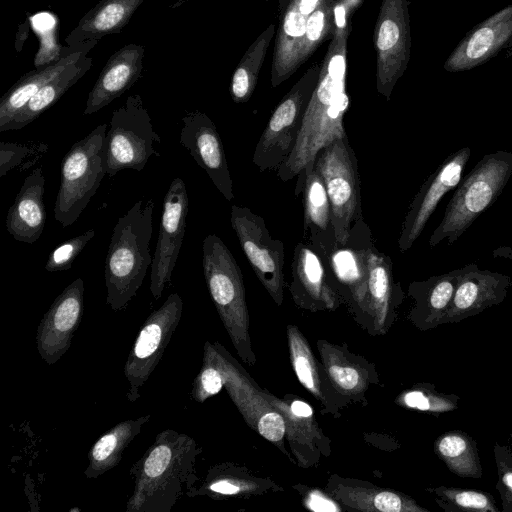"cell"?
<instances>
[{
	"label": "cell",
	"mask_w": 512,
	"mask_h": 512,
	"mask_svg": "<svg viewBox=\"0 0 512 512\" xmlns=\"http://www.w3.org/2000/svg\"><path fill=\"white\" fill-rule=\"evenodd\" d=\"M202 448L185 433L159 432L130 468L133 492L126 512H170L198 481L196 459Z\"/></svg>",
	"instance_id": "6da1fadb"
},
{
	"label": "cell",
	"mask_w": 512,
	"mask_h": 512,
	"mask_svg": "<svg viewBox=\"0 0 512 512\" xmlns=\"http://www.w3.org/2000/svg\"><path fill=\"white\" fill-rule=\"evenodd\" d=\"M153 210L152 199L138 200L113 228L104 265L106 303L113 311L127 307L152 264Z\"/></svg>",
	"instance_id": "7a4b0ae2"
},
{
	"label": "cell",
	"mask_w": 512,
	"mask_h": 512,
	"mask_svg": "<svg viewBox=\"0 0 512 512\" xmlns=\"http://www.w3.org/2000/svg\"><path fill=\"white\" fill-rule=\"evenodd\" d=\"M204 278L212 301L238 354L248 365L256 357L249 333V314L241 269L225 243L216 234L202 244Z\"/></svg>",
	"instance_id": "3957f363"
},
{
	"label": "cell",
	"mask_w": 512,
	"mask_h": 512,
	"mask_svg": "<svg viewBox=\"0 0 512 512\" xmlns=\"http://www.w3.org/2000/svg\"><path fill=\"white\" fill-rule=\"evenodd\" d=\"M511 176L512 152L499 150L484 155L456 186L440 224L429 238L430 247L445 239L448 245L456 242L496 202Z\"/></svg>",
	"instance_id": "277c9868"
},
{
	"label": "cell",
	"mask_w": 512,
	"mask_h": 512,
	"mask_svg": "<svg viewBox=\"0 0 512 512\" xmlns=\"http://www.w3.org/2000/svg\"><path fill=\"white\" fill-rule=\"evenodd\" d=\"M107 124H100L64 155L54 217L68 227L78 220L98 190L105 174Z\"/></svg>",
	"instance_id": "5b68a950"
},
{
	"label": "cell",
	"mask_w": 512,
	"mask_h": 512,
	"mask_svg": "<svg viewBox=\"0 0 512 512\" xmlns=\"http://www.w3.org/2000/svg\"><path fill=\"white\" fill-rule=\"evenodd\" d=\"M324 180L338 243H345L353 223L363 217L358 160L348 135L322 148L314 159Z\"/></svg>",
	"instance_id": "8992f818"
},
{
	"label": "cell",
	"mask_w": 512,
	"mask_h": 512,
	"mask_svg": "<svg viewBox=\"0 0 512 512\" xmlns=\"http://www.w3.org/2000/svg\"><path fill=\"white\" fill-rule=\"evenodd\" d=\"M160 141L141 98L138 95L129 97L113 112L106 134V174L112 177L124 169L141 172L151 156L159 155L154 143Z\"/></svg>",
	"instance_id": "52a82bcc"
},
{
	"label": "cell",
	"mask_w": 512,
	"mask_h": 512,
	"mask_svg": "<svg viewBox=\"0 0 512 512\" xmlns=\"http://www.w3.org/2000/svg\"><path fill=\"white\" fill-rule=\"evenodd\" d=\"M206 349L222 375L224 388L246 423L282 452L286 427L283 416L268 402L260 387L234 357L219 343L206 341Z\"/></svg>",
	"instance_id": "ba28073f"
},
{
	"label": "cell",
	"mask_w": 512,
	"mask_h": 512,
	"mask_svg": "<svg viewBox=\"0 0 512 512\" xmlns=\"http://www.w3.org/2000/svg\"><path fill=\"white\" fill-rule=\"evenodd\" d=\"M182 312L181 297L178 293H171L141 326L124 365V376L129 384L126 394L129 402L140 398V389L160 362Z\"/></svg>",
	"instance_id": "9c48e42d"
},
{
	"label": "cell",
	"mask_w": 512,
	"mask_h": 512,
	"mask_svg": "<svg viewBox=\"0 0 512 512\" xmlns=\"http://www.w3.org/2000/svg\"><path fill=\"white\" fill-rule=\"evenodd\" d=\"M230 222L256 277L280 306L285 286L284 243L273 239L264 219L248 207L232 205Z\"/></svg>",
	"instance_id": "30bf717a"
},
{
	"label": "cell",
	"mask_w": 512,
	"mask_h": 512,
	"mask_svg": "<svg viewBox=\"0 0 512 512\" xmlns=\"http://www.w3.org/2000/svg\"><path fill=\"white\" fill-rule=\"evenodd\" d=\"M373 245L371 229L361 217L353 223L345 243L336 242L319 253L333 287L357 316L363 315L364 311L369 276L368 256Z\"/></svg>",
	"instance_id": "8fae6325"
},
{
	"label": "cell",
	"mask_w": 512,
	"mask_h": 512,
	"mask_svg": "<svg viewBox=\"0 0 512 512\" xmlns=\"http://www.w3.org/2000/svg\"><path fill=\"white\" fill-rule=\"evenodd\" d=\"M188 195L180 177L172 180L163 199V210L150 274V292L158 300L176 265L186 230Z\"/></svg>",
	"instance_id": "7c38bea8"
},
{
	"label": "cell",
	"mask_w": 512,
	"mask_h": 512,
	"mask_svg": "<svg viewBox=\"0 0 512 512\" xmlns=\"http://www.w3.org/2000/svg\"><path fill=\"white\" fill-rule=\"evenodd\" d=\"M470 156L468 146L451 153L422 184L401 226L398 238L400 252L404 253L413 246L441 199L459 184Z\"/></svg>",
	"instance_id": "4fadbf2b"
},
{
	"label": "cell",
	"mask_w": 512,
	"mask_h": 512,
	"mask_svg": "<svg viewBox=\"0 0 512 512\" xmlns=\"http://www.w3.org/2000/svg\"><path fill=\"white\" fill-rule=\"evenodd\" d=\"M84 309V282L78 277L53 301L36 331V347L48 365L58 362L69 350Z\"/></svg>",
	"instance_id": "5bb4252c"
},
{
	"label": "cell",
	"mask_w": 512,
	"mask_h": 512,
	"mask_svg": "<svg viewBox=\"0 0 512 512\" xmlns=\"http://www.w3.org/2000/svg\"><path fill=\"white\" fill-rule=\"evenodd\" d=\"M179 142L224 198L231 201L234 198L233 183L224 147L212 120L200 112L186 114L182 118Z\"/></svg>",
	"instance_id": "9a60e30c"
},
{
	"label": "cell",
	"mask_w": 512,
	"mask_h": 512,
	"mask_svg": "<svg viewBox=\"0 0 512 512\" xmlns=\"http://www.w3.org/2000/svg\"><path fill=\"white\" fill-rule=\"evenodd\" d=\"M290 293L294 303L311 312L334 311L341 298L333 287L325 263L315 247L303 239L294 248Z\"/></svg>",
	"instance_id": "2e32d148"
},
{
	"label": "cell",
	"mask_w": 512,
	"mask_h": 512,
	"mask_svg": "<svg viewBox=\"0 0 512 512\" xmlns=\"http://www.w3.org/2000/svg\"><path fill=\"white\" fill-rule=\"evenodd\" d=\"M262 391L285 420L286 439L299 466H314L321 456L330 454V440L320 429L308 403L293 395L281 399L264 388Z\"/></svg>",
	"instance_id": "e0dca14e"
},
{
	"label": "cell",
	"mask_w": 512,
	"mask_h": 512,
	"mask_svg": "<svg viewBox=\"0 0 512 512\" xmlns=\"http://www.w3.org/2000/svg\"><path fill=\"white\" fill-rule=\"evenodd\" d=\"M511 285L512 279L508 275L482 270L473 263L465 265L439 325L460 322L500 304Z\"/></svg>",
	"instance_id": "ac0fdd59"
},
{
	"label": "cell",
	"mask_w": 512,
	"mask_h": 512,
	"mask_svg": "<svg viewBox=\"0 0 512 512\" xmlns=\"http://www.w3.org/2000/svg\"><path fill=\"white\" fill-rule=\"evenodd\" d=\"M306 109L301 94L288 96L275 109L252 155L253 164L261 171L277 172L289 158L296 145Z\"/></svg>",
	"instance_id": "d6986e66"
},
{
	"label": "cell",
	"mask_w": 512,
	"mask_h": 512,
	"mask_svg": "<svg viewBox=\"0 0 512 512\" xmlns=\"http://www.w3.org/2000/svg\"><path fill=\"white\" fill-rule=\"evenodd\" d=\"M512 41V4L474 26L444 62L447 72H464L483 65Z\"/></svg>",
	"instance_id": "ffe728a7"
},
{
	"label": "cell",
	"mask_w": 512,
	"mask_h": 512,
	"mask_svg": "<svg viewBox=\"0 0 512 512\" xmlns=\"http://www.w3.org/2000/svg\"><path fill=\"white\" fill-rule=\"evenodd\" d=\"M368 285L363 315L372 328L385 332L394 321L395 310L403 299L399 283L394 282L392 261L375 245L368 256Z\"/></svg>",
	"instance_id": "44dd1931"
},
{
	"label": "cell",
	"mask_w": 512,
	"mask_h": 512,
	"mask_svg": "<svg viewBox=\"0 0 512 512\" xmlns=\"http://www.w3.org/2000/svg\"><path fill=\"white\" fill-rule=\"evenodd\" d=\"M325 377L332 390L348 400H365L364 393L372 382H378L373 365L358 355L349 352L345 346L318 341Z\"/></svg>",
	"instance_id": "7402d4cb"
},
{
	"label": "cell",
	"mask_w": 512,
	"mask_h": 512,
	"mask_svg": "<svg viewBox=\"0 0 512 512\" xmlns=\"http://www.w3.org/2000/svg\"><path fill=\"white\" fill-rule=\"evenodd\" d=\"M144 47L129 44L115 52L88 95L84 115L93 114L125 93L139 78Z\"/></svg>",
	"instance_id": "603a6c76"
},
{
	"label": "cell",
	"mask_w": 512,
	"mask_h": 512,
	"mask_svg": "<svg viewBox=\"0 0 512 512\" xmlns=\"http://www.w3.org/2000/svg\"><path fill=\"white\" fill-rule=\"evenodd\" d=\"M45 178L41 167L24 180L6 217V229L17 241L32 244L42 235L46 222L43 202Z\"/></svg>",
	"instance_id": "cb8c5ba5"
},
{
	"label": "cell",
	"mask_w": 512,
	"mask_h": 512,
	"mask_svg": "<svg viewBox=\"0 0 512 512\" xmlns=\"http://www.w3.org/2000/svg\"><path fill=\"white\" fill-rule=\"evenodd\" d=\"M461 272L462 267L410 283L408 295L414 303L408 319L416 328L426 331L439 325L440 318L452 301Z\"/></svg>",
	"instance_id": "d4e9b609"
},
{
	"label": "cell",
	"mask_w": 512,
	"mask_h": 512,
	"mask_svg": "<svg viewBox=\"0 0 512 512\" xmlns=\"http://www.w3.org/2000/svg\"><path fill=\"white\" fill-rule=\"evenodd\" d=\"M302 192L304 239L321 253L338 241L332 224V209L324 180L315 169L314 160L305 167V181Z\"/></svg>",
	"instance_id": "484cf974"
},
{
	"label": "cell",
	"mask_w": 512,
	"mask_h": 512,
	"mask_svg": "<svg viewBox=\"0 0 512 512\" xmlns=\"http://www.w3.org/2000/svg\"><path fill=\"white\" fill-rule=\"evenodd\" d=\"M327 492L346 508L378 512H429L410 496L392 490L368 487L364 483L338 479L329 480Z\"/></svg>",
	"instance_id": "4316f807"
},
{
	"label": "cell",
	"mask_w": 512,
	"mask_h": 512,
	"mask_svg": "<svg viewBox=\"0 0 512 512\" xmlns=\"http://www.w3.org/2000/svg\"><path fill=\"white\" fill-rule=\"evenodd\" d=\"M143 1L101 0L80 20L66 42L77 45L84 40L97 41L107 34L120 32Z\"/></svg>",
	"instance_id": "83f0119b"
},
{
	"label": "cell",
	"mask_w": 512,
	"mask_h": 512,
	"mask_svg": "<svg viewBox=\"0 0 512 512\" xmlns=\"http://www.w3.org/2000/svg\"><path fill=\"white\" fill-rule=\"evenodd\" d=\"M151 415L122 421L104 433L88 453V465L84 471L88 479H96L116 467L124 450L141 432Z\"/></svg>",
	"instance_id": "f1b7e54d"
},
{
	"label": "cell",
	"mask_w": 512,
	"mask_h": 512,
	"mask_svg": "<svg viewBox=\"0 0 512 512\" xmlns=\"http://www.w3.org/2000/svg\"><path fill=\"white\" fill-rule=\"evenodd\" d=\"M89 48L60 57L53 64L38 68L21 77L0 100V131L45 84L86 56Z\"/></svg>",
	"instance_id": "f546056e"
},
{
	"label": "cell",
	"mask_w": 512,
	"mask_h": 512,
	"mask_svg": "<svg viewBox=\"0 0 512 512\" xmlns=\"http://www.w3.org/2000/svg\"><path fill=\"white\" fill-rule=\"evenodd\" d=\"M91 62V58L88 59L84 56L45 84L1 132L21 129L37 119L84 75L89 69Z\"/></svg>",
	"instance_id": "4dcf8cb0"
},
{
	"label": "cell",
	"mask_w": 512,
	"mask_h": 512,
	"mask_svg": "<svg viewBox=\"0 0 512 512\" xmlns=\"http://www.w3.org/2000/svg\"><path fill=\"white\" fill-rule=\"evenodd\" d=\"M258 479L248 478V473L231 463H220L209 468L202 484L192 487L187 497L208 496L213 499L259 494L267 489Z\"/></svg>",
	"instance_id": "1f68e13d"
},
{
	"label": "cell",
	"mask_w": 512,
	"mask_h": 512,
	"mask_svg": "<svg viewBox=\"0 0 512 512\" xmlns=\"http://www.w3.org/2000/svg\"><path fill=\"white\" fill-rule=\"evenodd\" d=\"M434 452L455 475L474 479L482 476L477 443L467 433L453 430L441 434L435 440Z\"/></svg>",
	"instance_id": "d6a6232c"
},
{
	"label": "cell",
	"mask_w": 512,
	"mask_h": 512,
	"mask_svg": "<svg viewBox=\"0 0 512 512\" xmlns=\"http://www.w3.org/2000/svg\"><path fill=\"white\" fill-rule=\"evenodd\" d=\"M287 338L291 364L300 384L308 390L323 406L330 408L325 385L326 377L322 378L320 368L312 353L309 343L295 325L287 326Z\"/></svg>",
	"instance_id": "836d02e7"
},
{
	"label": "cell",
	"mask_w": 512,
	"mask_h": 512,
	"mask_svg": "<svg viewBox=\"0 0 512 512\" xmlns=\"http://www.w3.org/2000/svg\"><path fill=\"white\" fill-rule=\"evenodd\" d=\"M434 495L435 502L445 512H498L494 498L490 493L439 486L427 488Z\"/></svg>",
	"instance_id": "e575fe53"
},
{
	"label": "cell",
	"mask_w": 512,
	"mask_h": 512,
	"mask_svg": "<svg viewBox=\"0 0 512 512\" xmlns=\"http://www.w3.org/2000/svg\"><path fill=\"white\" fill-rule=\"evenodd\" d=\"M460 397L454 393H443L430 383L415 384L403 391L396 399L399 405L433 414H441L458 408Z\"/></svg>",
	"instance_id": "d590c367"
},
{
	"label": "cell",
	"mask_w": 512,
	"mask_h": 512,
	"mask_svg": "<svg viewBox=\"0 0 512 512\" xmlns=\"http://www.w3.org/2000/svg\"><path fill=\"white\" fill-rule=\"evenodd\" d=\"M223 388L222 372L211 354L203 348L202 366L193 380L191 397L196 402L203 403Z\"/></svg>",
	"instance_id": "8d00e7d4"
},
{
	"label": "cell",
	"mask_w": 512,
	"mask_h": 512,
	"mask_svg": "<svg viewBox=\"0 0 512 512\" xmlns=\"http://www.w3.org/2000/svg\"><path fill=\"white\" fill-rule=\"evenodd\" d=\"M94 236L95 230L90 229L61 243L50 253L45 270L48 272L69 270L74 260Z\"/></svg>",
	"instance_id": "74e56055"
},
{
	"label": "cell",
	"mask_w": 512,
	"mask_h": 512,
	"mask_svg": "<svg viewBox=\"0 0 512 512\" xmlns=\"http://www.w3.org/2000/svg\"><path fill=\"white\" fill-rule=\"evenodd\" d=\"M493 451L498 474L496 489L500 494L502 509L512 512V449L495 443Z\"/></svg>",
	"instance_id": "f35d334b"
},
{
	"label": "cell",
	"mask_w": 512,
	"mask_h": 512,
	"mask_svg": "<svg viewBox=\"0 0 512 512\" xmlns=\"http://www.w3.org/2000/svg\"><path fill=\"white\" fill-rule=\"evenodd\" d=\"M47 149L35 152L32 147L13 142H0V177L5 176L10 170L22 166L24 160L33 153L46 152Z\"/></svg>",
	"instance_id": "ab89813d"
},
{
	"label": "cell",
	"mask_w": 512,
	"mask_h": 512,
	"mask_svg": "<svg viewBox=\"0 0 512 512\" xmlns=\"http://www.w3.org/2000/svg\"><path fill=\"white\" fill-rule=\"evenodd\" d=\"M343 93V79H337L327 74L321 80L314 98L323 104L333 105L337 103Z\"/></svg>",
	"instance_id": "60d3db41"
},
{
	"label": "cell",
	"mask_w": 512,
	"mask_h": 512,
	"mask_svg": "<svg viewBox=\"0 0 512 512\" xmlns=\"http://www.w3.org/2000/svg\"><path fill=\"white\" fill-rule=\"evenodd\" d=\"M304 505L307 509L316 512H338L343 509L332 496H328V494L317 489L310 490L307 493L304 498Z\"/></svg>",
	"instance_id": "b9f144b4"
},
{
	"label": "cell",
	"mask_w": 512,
	"mask_h": 512,
	"mask_svg": "<svg viewBox=\"0 0 512 512\" xmlns=\"http://www.w3.org/2000/svg\"><path fill=\"white\" fill-rule=\"evenodd\" d=\"M400 38L398 24L390 19L385 20L379 30L377 46L380 50L386 51L394 47Z\"/></svg>",
	"instance_id": "7bdbcfd3"
},
{
	"label": "cell",
	"mask_w": 512,
	"mask_h": 512,
	"mask_svg": "<svg viewBox=\"0 0 512 512\" xmlns=\"http://www.w3.org/2000/svg\"><path fill=\"white\" fill-rule=\"evenodd\" d=\"M231 90L235 101H243L248 97L250 80L244 68H238L234 73Z\"/></svg>",
	"instance_id": "ee69618b"
},
{
	"label": "cell",
	"mask_w": 512,
	"mask_h": 512,
	"mask_svg": "<svg viewBox=\"0 0 512 512\" xmlns=\"http://www.w3.org/2000/svg\"><path fill=\"white\" fill-rule=\"evenodd\" d=\"M307 22L303 14L291 11L286 15L284 22L285 32L292 36L298 37L306 33Z\"/></svg>",
	"instance_id": "f6af8a7d"
},
{
	"label": "cell",
	"mask_w": 512,
	"mask_h": 512,
	"mask_svg": "<svg viewBox=\"0 0 512 512\" xmlns=\"http://www.w3.org/2000/svg\"><path fill=\"white\" fill-rule=\"evenodd\" d=\"M323 21L324 15L321 11H316L310 16L306 26V34L310 40H318L322 32Z\"/></svg>",
	"instance_id": "bcb514c9"
},
{
	"label": "cell",
	"mask_w": 512,
	"mask_h": 512,
	"mask_svg": "<svg viewBox=\"0 0 512 512\" xmlns=\"http://www.w3.org/2000/svg\"><path fill=\"white\" fill-rule=\"evenodd\" d=\"M345 73V61L342 55L334 56L328 67V74L337 79H343Z\"/></svg>",
	"instance_id": "7dc6e473"
},
{
	"label": "cell",
	"mask_w": 512,
	"mask_h": 512,
	"mask_svg": "<svg viewBox=\"0 0 512 512\" xmlns=\"http://www.w3.org/2000/svg\"><path fill=\"white\" fill-rule=\"evenodd\" d=\"M317 1L318 0H301L300 8H299L300 13L303 15H307V14L311 13L317 4Z\"/></svg>",
	"instance_id": "c3c4849f"
},
{
	"label": "cell",
	"mask_w": 512,
	"mask_h": 512,
	"mask_svg": "<svg viewBox=\"0 0 512 512\" xmlns=\"http://www.w3.org/2000/svg\"><path fill=\"white\" fill-rule=\"evenodd\" d=\"M335 21L338 27L342 28L345 26V10L343 6H337L334 10Z\"/></svg>",
	"instance_id": "681fc988"
}]
</instances>
